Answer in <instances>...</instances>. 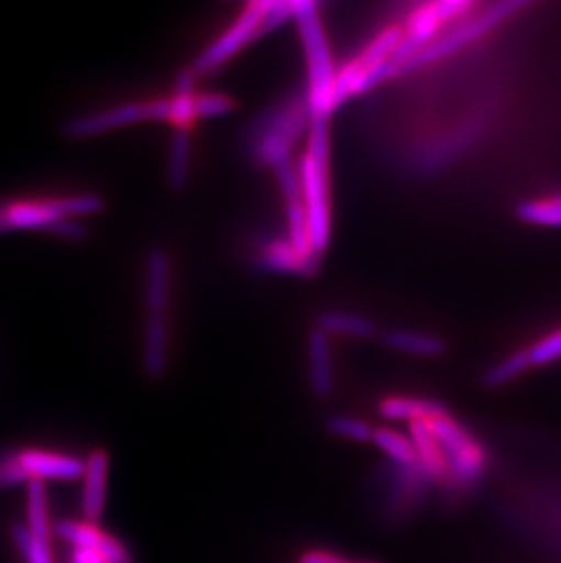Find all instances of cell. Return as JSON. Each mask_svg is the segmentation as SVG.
<instances>
[{
  "mask_svg": "<svg viewBox=\"0 0 561 563\" xmlns=\"http://www.w3.org/2000/svg\"><path fill=\"white\" fill-rule=\"evenodd\" d=\"M338 563H380V562H376V560H344V559H341V560H339Z\"/></svg>",
  "mask_w": 561,
  "mask_h": 563,
  "instance_id": "cell-36",
  "label": "cell"
},
{
  "mask_svg": "<svg viewBox=\"0 0 561 563\" xmlns=\"http://www.w3.org/2000/svg\"><path fill=\"white\" fill-rule=\"evenodd\" d=\"M324 427H327V431H329L332 437L354 441V443L372 441V434H374V429H372L365 420L354 418V416H329L327 421H324Z\"/></svg>",
  "mask_w": 561,
  "mask_h": 563,
  "instance_id": "cell-28",
  "label": "cell"
},
{
  "mask_svg": "<svg viewBox=\"0 0 561 563\" xmlns=\"http://www.w3.org/2000/svg\"><path fill=\"white\" fill-rule=\"evenodd\" d=\"M196 77L188 71H180L175 80V90L168 97L169 124L175 128H190L197 121Z\"/></svg>",
  "mask_w": 561,
  "mask_h": 563,
  "instance_id": "cell-21",
  "label": "cell"
},
{
  "mask_svg": "<svg viewBox=\"0 0 561 563\" xmlns=\"http://www.w3.org/2000/svg\"><path fill=\"white\" fill-rule=\"evenodd\" d=\"M343 556L327 551V549H310L307 553L301 554V559L297 563H338Z\"/></svg>",
  "mask_w": 561,
  "mask_h": 563,
  "instance_id": "cell-34",
  "label": "cell"
},
{
  "mask_svg": "<svg viewBox=\"0 0 561 563\" xmlns=\"http://www.w3.org/2000/svg\"><path fill=\"white\" fill-rule=\"evenodd\" d=\"M297 174L302 207L307 213L308 243L312 254L321 260L332 235L329 121L310 123L308 148L297 163Z\"/></svg>",
  "mask_w": 561,
  "mask_h": 563,
  "instance_id": "cell-1",
  "label": "cell"
},
{
  "mask_svg": "<svg viewBox=\"0 0 561 563\" xmlns=\"http://www.w3.org/2000/svg\"><path fill=\"white\" fill-rule=\"evenodd\" d=\"M380 415L393 421H432L449 415L446 405L438 399L429 398H393L383 399L380 404Z\"/></svg>",
  "mask_w": 561,
  "mask_h": 563,
  "instance_id": "cell-17",
  "label": "cell"
},
{
  "mask_svg": "<svg viewBox=\"0 0 561 563\" xmlns=\"http://www.w3.org/2000/svg\"><path fill=\"white\" fill-rule=\"evenodd\" d=\"M16 485H28V479L16 463L15 452H6L0 456V489H11Z\"/></svg>",
  "mask_w": 561,
  "mask_h": 563,
  "instance_id": "cell-32",
  "label": "cell"
},
{
  "mask_svg": "<svg viewBox=\"0 0 561 563\" xmlns=\"http://www.w3.org/2000/svg\"><path fill=\"white\" fill-rule=\"evenodd\" d=\"M312 119L305 93L280 99L266 108L246 132L250 157L257 165L276 170L292 161V152L302 135L308 133Z\"/></svg>",
  "mask_w": 561,
  "mask_h": 563,
  "instance_id": "cell-3",
  "label": "cell"
},
{
  "mask_svg": "<svg viewBox=\"0 0 561 563\" xmlns=\"http://www.w3.org/2000/svg\"><path fill=\"white\" fill-rule=\"evenodd\" d=\"M410 434H413V445L416 449V465L421 468V473L429 478H440L447 473L446 457L441 452V446L436 441L435 434L430 431L429 421H413L410 423Z\"/></svg>",
  "mask_w": 561,
  "mask_h": 563,
  "instance_id": "cell-19",
  "label": "cell"
},
{
  "mask_svg": "<svg viewBox=\"0 0 561 563\" xmlns=\"http://www.w3.org/2000/svg\"><path fill=\"white\" fill-rule=\"evenodd\" d=\"M308 383L316 398L329 399L334 394V362L330 335L318 327L308 335Z\"/></svg>",
  "mask_w": 561,
  "mask_h": 563,
  "instance_id": "cell-16",
  "label": "cell"
},
{
  "mask_svg": "<svg viewBox=\"0 0 561 563\" xmlns=\"http://www.w3.org/2000/svg\"><path fill=\"white\" fill-rule=\"evenodd\" d=\"M279 185L280 194L285 199L286 227H288V238L290 245L296 249L299 254L308 255V257H318L310 251L308 243L307 213L302 207L301 188H299V174H297V165L294 161L280 165L274 170ZM319 260V257H318Z\"/></svg>",
  "mask_w": 561,
  "mask_h": 563,
  "instance_id": "cell-13",
  "label": "cell"
},
{
  "mask_svg": "<svg viewBox=\"0 0 561 563\" xmlns=\"http://www.w3.org/2000/svg\"><path fill=\"white\" fill-rule=\"evenodd\" d=\"M530 363L527 352L518 351L504 357L502 362L496 363L493 367H488L482 376V385L485 388L505 387L508 383L514 382L516 377L521 376L525 371H529Z\"/></svg>",
  "mask_w": 561,
  "mask_h": 563,
  "instance_id": "cell-26",
  "label": "cell"
},
{
  "mask_svg": "<svg viewBox=\"0 0 561 563\" xmlns=\"http://www.w3.org/2000/svg\"><path fill=\"white\" fill-rule=\"evenodd\" d=\"M383 341L388 349L407 356L440 357L447 352L446 341L419 330L391 329L383 334Z\"/></svg>",
  "mask_w": 561,
  "mask_h": 563,
  "instance_id": "cell-18",
  "label": "cell"
},
{
  "mask_svg": "<svg viewBox=\"0 0 561 563\" xmlns=\"http://www.w3.org/2000/svg\"><path fill=\"white\" fill-rule=\"evenodd\" d=\"M54 532L72 549H90L102 554L108 563H135L132 553L119 538L102 531L101 527L88 521L61 520L54 526Z\"/></svg>",
  "mask_w": 561,
  "mask_h": 563,
  "instance_id": "cell-12",
  "label": "cell"
},
{
  "mask_svg": "<svg viewBox=\"0 0 561 563\" xmlns=\"http://www.w3.org/2000/svg\"><path fill=\"white\" fill-rule=\"evenodd\" d=\"M257 263L261 268L272 274H296L312 277L319 268L318 257H308L290 245L286 238H274L261 245Z\"/></svg>",
  "mask_w": 561,
  "mask_h": 563,
  "instance_id": "cell-15",
  "label": "cell"
},
{
  "mask_svg": "<svg viewBox=\"0 0 561 563\" xmlns=\"http://www.w3.org/2000/svg\"><path fill=\"white\" fill-rule=\"evenodd\" d=\"M16 463L30 482H74L82 478L85 462L77 456L43 449H22L15 452Z\"/></svg>",
  "mask_w": 561,
  "mask_h": 563,
  "instance_id": "cell-11",
  "label": "cell"
},
{
  "mask_svg": "<svg viewBox=\"0 0 561 563\" xmlns=\"http://www.w3.org/2000/svg\"><path fill=\"white\" fill-rule=\"evenodd\" d=\"M429 427L436 441L440 443L447 471H454L455 476L463 482L480 476L483 468V452L463 427L458 426L449 415L429 421Z\"/></svg>",
  "mask_w": 561,
  "mask_h": 563,
  "instance_id": "cell-10",
  "label": "cell"
},
{
  "mask_svg": "<svg viewBox=\"0 0 561 563\" xmlns=\"http://www.w3.org/2000/svg\"><path fill=\"white\" fill-rule=\"evenodd\" d=\"M527 5H529V2H524V0H504V2H494V4L485 5L482 11L472 13L469 19L461 21L460 24H455L454 30L441 33L440 37H436L427 48L421 49L402 69L399 75L410 74V71L421 68V66H429V64L446 59L449 55L458 54L461 49L488 35V33L493 32L494 27L504 24L516 11L524 10Z\"/></svg>",
  "mask_w": 561,
  "mask_h": 563,
  "instance_id": "cell-7",
  "label": "cell"
},
{
  "mask_svg": "<svg viewBox=\"0 0 561 563\" xmlns=\"http://www.w3.org/2000/svg\"><path fill=\"white\" fill-rule=\"evenodd\" d=\"M48 234L63 241H80L86 238V227L80 219H63L48 230Z\"/></svg>",
  "mask_w": 561,
  "mask_h": 563,
  "instance_id": "cell-33",
  "label": "cell"
},
{
  "mask_svg": "<svg viewBox=\"0 0 561 563\" xmlns=\"http://www.w3.org/2000/svg\"><path fill=\"white\" fill-rule=\"evenodd\" d=\"M102 207L105 202L96 194L0 202V235L21 230L48 232L57 221L88 218Z\"/></svg>",
  "mask_w": 561,
  "mask_h": 563,
  "instance_id": "cell-5",
  "label": "cell"
},
{
  "mask_svg": "<svg viewBox=\"0 0 561 563\" xmlns=\"http://www.w3.org/2000/svg\"><path fill=\"white\" fill-rule=\"evenodd\" d=\"M530 367H546L549 363L561 360V329L536 341L535 345L525 349Z\"/></svg>",
  "mask_w": 561,
  "mask_h": 563,
  "instance_id": "cell-29",
  "label": "cell"
},
{
  "mask_svg": "<svg viewBox=\"0 0 561 563\" xmlns=\"http://www.w3.org/2000/svg\"><path fill=\"white\" fill-rule=\"evenodd\" d=\"M266 2L268 0L250 2L244 8L243 13L239 15L238 21L233 22L232 26L228 27L221 37L216 38L208 48L202 49L201 54L197 55L196 63L191 64L190 68L194 77L196 75H207L213 69H218L219 66H223L232 59L233 55L239 54L246 44L260 37V24L266 10Z\"/></svg>",
  "mask_w": 561,
  "mask_h": 563,
  "instance_id": "cell-9",
  "label": "cell"
},
{
  "mask_svg": "<svg viewBox=\"0 0 561 563\" xmlns=\"http://www.w3.org/2000/svg\"><path fill=\"white\" fill-rule=\"evenodd\" d=\"M168 99L157 101L128 102L121 107L108 108L102 112L75 118L64 124V135L69 139H91L117 128L139 123H168Z\"/></svg>",
  "mask_w": 561,
  "mask_h": 563,
  "instance_id": "cell-8",
  "label": "cell"
},
{
  "mask_svg": "<svg viewBox=\"0 0 561 563\" xmlns=\"http://www.w3.org/2000/svg\"><path fill=\"white\" fill-rule=\"evenodd\" d=\"M294 21H296L305 60H307V90L302 93L307 99L310 119L329 121L330 115L334 113L332 88H334L338 69L332 59L318 2L296 0Z\"/></svg>",
  "mask_w": 561,
  "mask_h": 563,
  "instance_id": "cell-4",
  "label": "cell"
},
{
  "mask_svg": "<svg viewBox=\"0 0 561 563\" xmlns=\"http://www.w3.org/2000/svg\"><path fill=\"white\" fill-rule=\"evenodd\" d=\"M294 11H296V0H268L261 19L260 37L294 19Z\"/></svg>",
  "mask_w": 561,
  "mask_h": 563,
  "instance_id": "cell-30",
  "label": "cell"
},
{
  "mask_svg": "<svg viewBox=\"0 0 561 563\" xmlns=\"http://www.w3.org/2000/svg\"><path fill=\"white\" fill-rule=\"evenodd\" d=\"M108 474H110V454L105 449H96L85 462L82 473V516L85 521L97 526L107 509Z\"/></svg>",
  "mask_w": 561,
  "mask_h": 563,
  "instance_id": "cell-14",
  "label": "cell"
},
{
  "mask_svg": "<svg viewBox=\"0 0 561 563\" xmlns=\"http://www.w3.org/2000/svg\"><path fill=\"white\" fill-rule=\"evenodd\" d=\"M11 538L26 563H54L50 540L33 538L24 523L11 526Z\"/></svg>",
  "mask_w": 561,
  "mask_h": 563,
  "instance_id": "cell-27",
  "label": "cell"
},
{
  "mask_svg": "<svg viewBox=\"0 0 561 563\" xmlns=\"http://www.w3.org/2000/svg\"><path fill=\"white\" fill-rule=\"evenodd\" d=\"M480 8L476 0H436L429 4H421L410 13L403 30V37L397 44L393 59H391V71L393 77L402 74V69L407 66L421 49L427 48L436 37H440V32L450 22L463 19L472 11Z\"/></svg>",
  "mask_w": 561,
  "mask_h": 563,
  "instance_id": "cell-6",
  "label": "cell"
},
{
  "mask_svg": "<svg viewBox=\"0 0 561 563\" xmlns=\"http://www.w3.org/2000/svg\"><path fill=\"white\" fill-rule=\"evenodd\" d=\"M372 441L376 443L377 449H382L399 467H413V465H416L418 456H416L413 441L403 437L399 432L387 429V427L374 429Z\"/></svg>",
  "mask_w": 561,
  "mask_h": 563,
  "instance_id": "cell-24",
  "label": "cell"
},
{
  "mask_svg": "<svg viewBox=\"0 0 561 563\" xmlns=\"http://www.w3.org/2000/svg\"><path fill=\"white\" fill-rule=\"evenodd\" d=\"M26 498V526L28 531L33 538L38 540H50L54 526L50 521L48 493L46 484L41 482H30Z\"/></svg>",
  "mask_w": 561,
  "mask_h": 563,
  "instance_id": "cell-22",
  "label": "cell"
},
{
  "mask_svg": "<svg viewBox=\"0 0 561 563\" xmlns=\"http://www.w3.org/2000/svg\"><path fill=\"white\" fill-rule=\"evenodd\" d=\"M516 213L524 223L561 229V196L524 201L516 208Z\"/></svg>",
  "mask_w": 561,
  "mask_h": 563,
  "instance_id": "cell-25",
  "label": "cell"
},
{
  "mask_svg": "<svg viewBox=\"0 0 561 563\" xmlns=\"http://www.w3.org/2000/svg\"><path fill=\"white\" fill-rule=\"evenodd\" d=\"M235 102L224 93H197V121L213 119L232 112Z\"/></svg>",
  "mask_w": 561,
  "mask_h": 563,
  "instance_id": "cell-31",
  "label": "cell"
},
{
  "mask_svg": "<svg viewBox=\"0 0 561 563\" xmlns=\"http://www.w3.org/2000/svg\"><path fill=\"white\" fill-rule=\"evenodd\" d=\"M191 135L190 128H175L169 144L168 181L175 191L183 190L190 177Z\"/></svg>",
  "mask_w": 561,
  "mask_h": 563,
  "instance_id": "cell-23",
  "label": "cell"
},
{
  "mask_svg": "<svg viewBox=\"0 0 561 563\" xmlns=\"http://www.w3.org/2000/svg\"><path fill=\"white\" fill-rule=\"evenodd\" d=\"M318 329L327 335H343L352 340H371L377 327L371 318L346 310H327L318 319Z\"/></svg>",
  "mask_w": 561,
  "mask_h": 563,
  "instance_id": "cell-20",
  "label": "cell"
},
{
  "mask_svg": "<svg viewBox=\"0 0 561 563\" xmlns=\"http://www.w3.org/2000/svg\"><path fill=\"white\" fill-rule=\"evenodd\" d=\"M143 371L152 382L165 377L169 362V305H172V261L163 249L150 251L144 265Z\"/></svg>",
  "mask_w": 561,
  "mask_h": 563,
  "instance_id": "cell-2",
  "label": "cell"
},
{
  "mask_svg": "<svg viewBox=\"0 0 561 563\" xmlns=\"http://www.w3.org/2000/svg\"><path fill=\"white\" fill-rule=\"evenodd\" d=\"M69 563H108V560L90 549H72Z\"/></svg>",
  "mask_w": 561,
  "mask_h": 563,
  "instance_id": "cell-35",
  "label": "cell"
}]
</instances>
